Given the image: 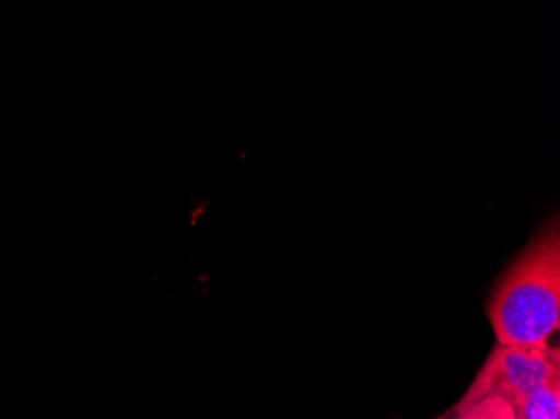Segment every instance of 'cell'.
Returning a JSON list of instances; mask_svg holds the SVG:
<instances>
[{"label": "cell", "mask_w": 560, "mask_h": 419, "mask_svg": "<svg viewBox=\"0 0 560 419\" xmlns=\"http://www.w3.org/2000/svg\"><path fill=\"white\" fill-rule=\"evenodd\" d=\"M499 346L549 345L560 324V238L549 226L515 258L489 304Z\"/></svg>", "instance_id": "6da1fadb"}, {"label": "cell", "mask_w": 560, "mask_h": 419, "mask_svg": "<svg viewBox=\"0 0 560 419\" xmlns=\"http://www.w3.org/2000/svg\"><path fill=\"white\" fill-rule=\"evenodd\" d=\"M556 380H560L559 349L550 345L497 346L453 411L464 415L481 399L497 396L518 416L534 391Z\"/></svg>", "instance_id": "7a4b0ae2"}, {"label": "cell", "mask_w": 560, "mask_h": 419, "mask_svg": "<svg viewBox=\"0 0 560 419\" xmlns=\"http://www.w3.org/2000/svg\"><path fill=\"white\" fill-rule=\"evenodd\" d=\"M518 419H559L560 380L550 381L534 391L517 416Z\"/></svg>", "instance_id": "3957f363"}, {"label": "cell", "mask_w": 560, "mask_h": 419, "mask_svg": "<svg viewBox=\"0 0 560 419\" xmlns=\"http://www.w3.org/2000/svg\"><path fill=\"white\" fill-rule=\"evenodd\" d=\"M455 419H518L505 399L490 396V398L481 399L480 403L468 409L464 415L455 416Z\"/></svg>", "instance_id": "277c9868"}]
</instances>
